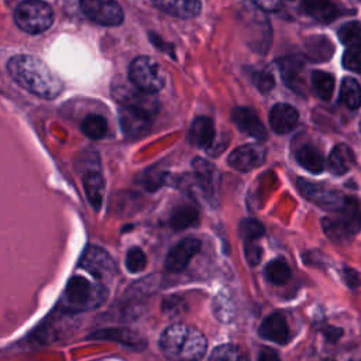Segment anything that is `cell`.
Here are the masks:
<instances>
[{"mask_svg":"<svg viewBox=\"0 0 361 361\" xmlns=\"http://www.w3.org/2000/svg\"><path fill=\"white\" fill-rule=\"evenodd\" d=\"M159 347L168 358L199 360L206 353L207 341L204 336L193 327L172 324L161 334Z\"/></svg>","mask_w":361,"mask_h":361,"instance_id":"2","label":"cell"},{"mask_svg":"<svg viewBox=\"0 0 361 361\" xmlns=\"http://www.w3.org/2000/svg\"><path fill=\"white\" fill-rule=\"evenodd\" d=\"M340 100L351 110L361 106V85L354 78H344L340 87Z\"/></svg>","mask_w":361,"mask_h":361,"instance_id":"25","label":"cell"},{"mask_svg":"<svg viewBox=\"0 0 361 361\" xmlns=\"http://www.w3.org/2000/svg\"><path fill=\"white\" fill-rule=\"evenodd\" d=\"M333 52L334 47L327 37L314 35L305 42V54L313 62H326L331 58Z\"/></svg>","mask_w":361,"mask_h":361,"instance_id":"21","label":"cell"},{"mask_svg":"<svg viewBox=\"0 0 361 361\" xmlns=\"http://www.w3.org/2000/svg\"><path fill=\"white\" fill-rule=\"evenodd\" d=\"M107 298V289L83 276H72L59 299V309L66 313L86 312L99 307Z\"/></svg>","mask_w":361,"mask_h":361,"instance_id":"3","label":"cell"},{"mask_svg":"<svg viewBox=\"0 0 361 361\" xmlns=\"http://www.w3.org/2000/svg\"><path fill=\"white\" fill-rule=\"evenodd\" d=\"M83 188L89 204L94 210H99L102 207L104 193V179L102 173L99 171H89L83 176Z\"/></svg>","mask_w":361,"mask_h":361,"instance_id":"20","label":"cell"},{"mask_svg":"<svg viewBox=\"0 0 361 361\" xmlns=\"http://www.w3.org/2000/svg\"><path fill=\"white\" fill-rule=\"evenodd\" d=\"M298 164L310 173H322L324 169V158L313 145H303L296 151Z\"/></svg>","mask_w":361,"mask_h":361,"instance_id":"24","label":"cell"},{"mask_svg":"<svg viewBox=\"0 0 361 361\" xmlns=\"http://www.w3.org/2000/svg\"><path fill=\"white\" fill-rule=\"evenodd\" d=\"M111 96L121 106L140 109L149 113L151 116H154L159 109V103L154 94L137 87L134 83H131L130 79L128 82H114L111 85Z\"/></svg>","mask_w":361,"mask_h":361,"instance_id":"6","label":"cell"},{"mask_svg":"<svg viewBox=\"0 0 361 361\" xmlns=\"http://www.w3.org/2000/svg\"><path fill=\"white\" fill-rule=\"evenodd\" d=\"M267 151L259 144H245L238 148H235L228 155V165L240 172H250L265 161Z\"/></svg>","mask_w":361,"mask_h":361,"instance_id":"11","label":"cell"},{"mask_svg":"<svg viewBox=\"0 0 361 361\" xmlns=\"http://www.w3.org/2000/svg\"><path fill=\"white\" fill-rule=\"evenodd\" d=\"M298 120V110L286 103H278L269 111V124L276 134L290 133L296 127Z\"/></svg>","mask_w":361,"mask_h":361,"instance_id":"15","label":"cell"},{"mask_svg":"<svg viewBox=\"0 0 361 361\" xmlns=\"http://www.w3.org/2000/svg\"><path fill=\"white\" fill-rule=\"evenodd\" d=\"M279 68L286 86H289L295 92H302L305 89L302 78V62L299 59L285 58L279 61Z\"/></svg>","mask_w":361,"mask_h":361,"instance_id":"23","label":"cell"},{"mask_svg":"<svg viewBox=\"0 0 361 361\" xmlns=\"http://www.w3.org/2000/svg\"><path fill=\"white\" fill-rule=\"evenodd\" d=\"M7 71L16 83L38 97L54 99L63 89L61 79L39 58L32 55L10 58Z\"/></svg>","mask_w":361,"mask_h":361,"instance_id":"1","label":"cell"},{"mask_svg":"<svg viewBox=\"0 0 361 361\" xmlns=\"http://www.w3.org/2000/svg\"><path fill=\"white\" fill-rule=\"evenodd\" d=\"M80 130L90 140H100L107 133V121L103 116L90 114L83 118L80 124Z\"/></svg>","mask_w":361,"mask_h":361,"instance_id":"28","label":"cell"},{"mask_svg":"<svg viewBox=\"0 0 361 361\" xmlns=\"http://www.w3.org/2000/svg\"><path fill=\"white\" fill-rule=\"evenodd\" d=\"M312 86L314 93L324 102H329L334 92V78L333 75L323 72V71H314L312 73Z\"/></svg>","mask_w":361,"mask_h":361,"instance_id":"27","label":"cell"},{"mask_svg":"<svg viewBox=\"0 0 361 361\" xmlns=\"http://www.w3.org/2000/svg\"><path fill=\"white\" fill-rule=\"evenodd\" d=\"M214 124L209 117H197L189 128V141L197 148H209L214 141Z\"/></svg>","mask_w":361,"mask_h":361,"instance_id":"18","label":"cell"},{"mask_svg":"<svg viewBox=\"0 0 361 361\" xmlns=\"http://www.w3.org/2000/svg\"><path fill=\"white\" fill-rule=\"evenodd\" d=\"M343 66L351 72L361 73V45L347 48L343 55Z\"/></svg>","mask_w":361,"mask_h":361,"instance_id":"33","label":"cell"},{"mask_svg":"<svg viewBox=\"0 0 361 361\" xmlns=\"http://www.w3.org/2000/svg\"><path fill=\"white\" fill-rule=\"evenodd\" d=\"M197 221H199L197 210L192 206H182L172 213L169 224L175 230H183V228L197 224Z\"/></svg>","mask_w":361,"mask_h":361,"instance_id":"29","label":"cell"},{"mask_svg":"<svg viewBox=\"0 0 361 361\" xmlns=\"http://www.w3.org/2000/svg\"><path fill=\"white\" fill-rule=\"evenodd\" d=\"M193 166V186L199 190L204 200L210 204L217 203L220 190V172L207 159L196 158L192 162Z\"/></svg>","mask_w":361,"mask_h":361,"instance_id":"7","label":"cell"},{"mask_svg":"<svg viewBox=\"0 0 361 361\" xmlns=\"http://www.w3.org/2000/svg\"><path fill=\"white\" fill-rule=\"evenodd\" d=\"M354 164V154L351 148L345 144L336 145L329 158H327V166L331 173L334 175H344L350 171V168Z\"/></svg>","mask_w":361,"mask_h":361,"instance_id":"19","label":"cell"},{"mask_svg":"<svg viewBox=\"0 0 361 361\" xmlns=\"http://www.w3.org/2000/svg\"><path fill=\"white\" fill-rule=\"evenodd\" d=\"M14 21L23 31L28 34H39L51 27L54 11L45 1L25 0L16 7Z\"/></svg>","mask_w":361,"mask_h":361,"instance_id":"4","label":"cell"},{"mask_svg":"<svg viewBox=\"0 0 361 361\" xmlns=\"http://www.w3.org/2000/svg\"><path fill=\"white\" fill-rule=\"evenodd\" d=\"M240 235L244 241H255L264 235V226L255 219H245L240 224Z\"/></svg>","mask_w":361,"mask_h":361,"instance_id":"31","label":"cell"},{"mask_svg":"<svg viewBox=\"0 0 361 361\" xmlns=\"http://www.w3.org/2000/svg\"><path fill=\"white\" fill-rule=\"evenodd\" d=\"M244 255L250 265H257L261 261L262 250L255 241H244Z\"/></svg>","mask_w":361,"mask_h":361,"instance_id":"35","label":"cell"},{"mask_svg":"<svg viewBox=\"0 0 361 361\" xmlns=\"http://www.w3.org/2000/svg\"><path fill=\"white\" fill-rule=\"evenodd\" d=\"M200 250V241L195 237H188L176 243L172 250L168 252L165 258V268L171 272H180L183 271L190 259L197 254Z\"/></svg>","mask_w":361,"mask_h":361,"instance_id":"12","label":"cell"},{"mask_svg":"<svg viewBox=\"0 0 361 361\" xmlns=\"http://www.w3.org/2000/svg\"><path fill=\"white\" fill-rule=\"evenodd\" d=\"M324 334H326V337H327L329 340L336 341V340L343 334V331H341V329H337V327H329V329L324 331Z\"/></svg>","mask_w":361,"mask_h":361,"instance_id":"40","label":"cell"},{"mask_svg":"<svg viewBox=\"0 0 361 361\" xmlns=\"http://www.w3.org/2000/svg\"><path fill=\"white\" fill-rule=\"evenodd\" d=\"M145 265H147L145 254L138 247H133L127 251L126 267H127L128 272H131V274L141 272L145 268Z\"/></svg>","mask_w":361,"mask_h":361,"instance_id":"32","label":"cell"},{"mask_svg":"<svg viewBox=\"0 0 361 361\" xmlns=\"http://www.w3.org/2000/svg\"><path fill=\"white\" fill-rule=\"evenodd\" d=\"M300 7L307 16L322 23L333 21L338 14L336 6L329 0H302Z\"/></svg>","mask_w":361,"mask_h":361,"instance_id":"22","label":"cell"},{"mask_svg":"<svg viewBox=\"0 0 361 361\" xmlns=\"http://www.w3.org/2000/svg\"><path fill=\"white\" fill-rule=\"evenodd\" d=\"M231 118L240 131H243L247 135L254 137L255 140H259V141L267 140V135H268L267 128L252 109L234 107L233 113H231Z\"/></svg>","mask_w":361,"mask_h":361,"instance_id":"14","label":"cell"},{"mask_svg":"<svg viewBox=\"0 0 361 361\" xmlns=\"http://www.w3.org/2000/svg\"><path fill=\"white\" fill-rule=\"evenodd\" d=\"M79 267L86 269L90 275H93L100 282L111 279L117 271L116 262L111 258V255L106 250L96 245L86 247V250L80 257Z\"/></svg>","mask_w":361,"mask_h":361,"instance_id":"8","label":"cell"},{"mask_svg":"<svg viewBox=\"0 0 361 361\" xmlns=\"http://www.w3.org/2000/svg\"><path fill=\"white\" fill-rule=\"evenodd\" d=\"M252 80H254L255 86L259 89V92H262V93H267L274 87V78L269 72H265V71L257 72L254 75Z\"/></svg>","mask_w":361,"mask_h":361,"instance_id":"36","label":"cell"},{"mask_svg":"<svg viewBox=\"0 0 361 361\" xmlns=\"http://www.w3.org/2000/svg\"><path fill=\"white\" fill-rule=\"evenodd\" d=\"M128 79L137 87L152 94L158 93L165 85V76L161 66L149 56H138L130 63Z\"/></svg>","mask_w":361,"mask_h":361,"instance_id":"5","label":"cell"},{"mask_svg":"<svg viewBox=\"0 0 361 361\" xmlns=\"http://www.w3.org/2000/svg\"><path fill=\"white\" fill-rule=\"evenodd\" d=\"M151 114L140 110L123 106L118 111V121L123 133L128 137H140L151 128Z\"/></svg>","mask_w":361,"mask_h":361,"instance_id":"13","label":"cell"},{"mask_svg":"<svg viewBox=\"0 0 361 361\" xmlns=\"http://www.w3.org/2000/svg\"><path fill=\"white\" fill-rule=\"evenodd\" d=\"M80 10L92 21L102 25H120L124 13L116 0H79Z\"/></svg>","mask_w":361,"mask_h":361,"instance_id":"9","label":"cell"},{"mask_svg":"<svg viewBox=\"0 0 361 361\" xmlns=\"http://www.w3.org/2000/svg\"><path fill=\"white\" fill-rule=\"evenodd\" d=\"M241 357V350L231 344L217 347L210 355L212 360H238Z\"/></svg>","mask_w":361,"mask_h":361,"instance_id":"34","label":"cell"},{"mask_svg":"<svg viewBox=\"0 0 361 361\" xmlns=\"http://www.w3.org/2000/svg\"><path fill=\"white\" fill-rule=\"evenodd\" d=\"M258 333L262 338L274 341L276 344H285L289 340V327H288L286 319L279 312L269 314L261 323Z\"/></svg>","mask_w":361,"mask_h":361,"instance_id":"16","label":"cell"},{"mask_svg":"<svg viewBox=\"0 0 361 361\" xmlns=\"http://www.w3.org/2000/svg\"><path fill=\"white\" fill-rule=\"evenodd\" d=\"M252 1L258 8L267 11V13L276 11L281 7V0H252Z\"/></svg>","mask_w":361,"mask_h":361,"instance_id":"38","label":"cell"},{"mask_svg":"<svg viewBox=\"0 0 361 361\" xmlns=\"http://www.w3.org/2000/svg\"><path fill=\"white\" fill-rule=\"evenodd\" d=\"M343 271H344V272H343L344 279H345V282H347L348 286L355 288V286H360V285H361V274H360L358 271H355V269H353V268H344Z\"/></svg>","mask_w":361,"mask_h":361,"instance_id":"37","label":"cell"},{"mask_svg":"<svg viewBox=\"0 0 361 361\" xmlns=\"http://www.w3.org/2000/svg\"><path fill=\"white\" fill-rule=\"evenodd\" d=\"M298 188L306 199L326 209L340 210L345 202V196H341L338 192L329 189L323 185L307 182L305 179L298 180Z\"/></svg>","mask_w":361,"mask_h":361,"instance_id":"10","label":"cell"},{"mask_svg":"<svg viewBox=\"0 0 361 361\" xmlns=\"http://www.w3.org/2000/svg\"><path fill=\"white\" fill-rule=\"evenodd\" d=\"M149 37H151V41L155 44V47H157V48H159V49H162L164 52H168V54H171V55L173 56L172 47H171L169 44H165V42L162 41V38H161V37H158V35H155V34H149Z\"/></svg>","mask_w":361,"mask_h":361,"instance_id":"39","label":"cell"},{"mask_svg":"<svg viewBox=\"0 0 361 361\" xmlns=\"http://www.w3.org/2000/svg\"><path fill=\"white\" fill-rule=\"evenodd\" d=\"M264 275L268 282L274 285H283L290 278V267L283 258H275L274 261L267 264Z\"/></svg>","mask_w":361,"mask_h":361,"instance_id":"26","label":"cell"},{"mask_svg":"<svg viewBox=\"0 0 361 361\" xmlns=\"http://www.w3.org/2000/svg\"><path fill=\"white\" fill-rule=\"evenodd\" d=\"M337 37L341 44L347 47L361 45V23L360 21H348L338 28Z\"/></svg>","mask_w":361,"mask_h":361,"instance_id":"30","label":"cell"},{"mask_svg":"<svg viewBox=\"0 0 361 361\" xmlns=\"http://www.w3.org/2000/svg\"><path fill=\"white\" fill-rule=\"evenodd\" d=\"M151 1L159 10L179 18L196 17L202 8L200 0H151Z\"/></svg>","mask_w":361,"mask_h":361,"instance_id":"17","label":"cell"}]
</instances>
